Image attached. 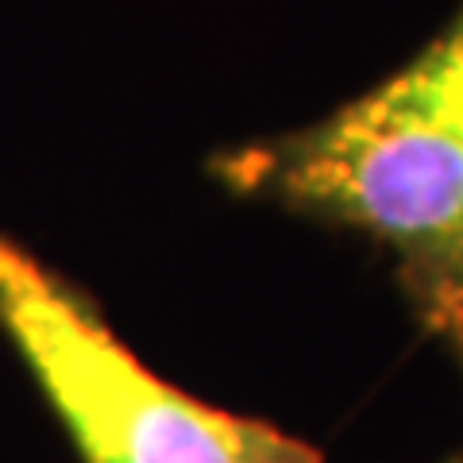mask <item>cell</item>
<instances>
[{
	"mask_svg": "<svg viewBox=\"0 0 463 463\" xmlns=\"http://www.w3.org/2000/svg\"><path fill=\"white\" fill-rule=\"evenodd\" d=\"M0 332L78 463H328L294 432L155 374L74 279L8 236H0Z\"/></svg>",
	"mask_w": 463,
	"mask_h": 463,
	"instance_id": "2",
	"label": "cell"
},
{
	"mask_svg": "<svg viewBox=\"0 0 463 463\" xmlns=\"http://www.w3.org/2000/svg\"><path fill=\"white\" fill-rule=\"evenodd\" d=\"M232 197L355 232L463 374V8L321 120L209 158Z\"/></svg>",
	"mask_w": 463,
	"mask_h": 463,
	"instance_id": "1",
	"label": "cell"
},
{
	"mask_svg": "<svg viewBox=\"0 0 463 463\" xmlns=\"http://www.w3.org/2000/svg\"><path fill=\"white\" fill-rule=\"evenodd\" d=\"M444 463H463V448H456V452H452V456H448Z\"/></svg>",
	"mask_w": 463,
	"mask_h": 463,
	"instance_id": "3",
	"label": "cell"
}]
</instances>
